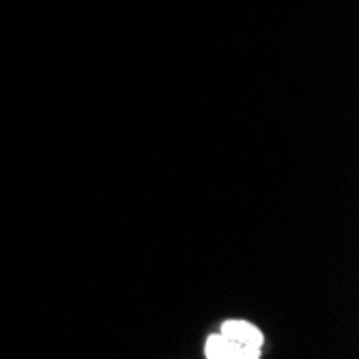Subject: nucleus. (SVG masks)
<instances>
[{
	"label": "nucleus",
	"mask_w": 359,
	"mask_h": 359,
	"mask_svg": "<svg viewBox=\"0 0 359 359\" xmlns=\"http://www.w3.org/2000/svg\"><path fill=\"white\" fill-rule=\"evenodd\" d=\"M263 348V334L245 320H226L219 334L207 340L209 359H256Z\"/></svg>",
	"instance_id": "nucleus-1"
}]
</instances>
